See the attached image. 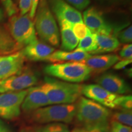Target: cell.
<instances>
[{"label": "cell", "instance_id": "cell-1", "mask_svg": "<svg viewBox=\"0 0 132 132\" xmlns=\"http://www.w3.org/2000/svg\"><path fill=\"white\" fill-rule=\"evenodd\" d=\"M76 104L75 119L78 126L94 128L110 125L111 111L93 100L81 96Z\"/></svg>", "mask_w": 132, "mask_h": 132}, {"label": "cell", "instance_id": "cell-2", "mask_svg": "<svg viewBox=\"0 0 132 132\" xmlns=\"http://www.w3.org/2000/svg\"><path fill=\"white\" fill-rule=\"evenodd\" d=\"M40 86L46 94L51 105L72 104L81 96L82 85L45 77Z\"/></svg>", "mask_w": 132, "mask_h": 132}, {"label": "cell", "instance_id": "cell-3", "mask_svg": "<svg viewBox=\"0 0 132 132\" xmlns=\"http://www.w3.org/2000/svg\"><path fill=\"white\" fill-rule=\"evenodd\" d=\"M36 31L50 45L58 47L60 43L59 28L47 0H40L35 14Z\"/></svg>", "mask_w": 132, "mask_h": 132}, {"label": "cell", "instance_id": "cell-4", "mask_svg": "<svg viewBox=\"0 0 132 132\" xmlns=\"http://www.w3.org/2000/svg\"><path fill=\"white\" fill-rule=\"evenodd\" d=\"M75 103L52 105L31 113L30 120L40 125L57 122L70 123L75 120Z\"/></svg>", "mask_w": 132, "mask_h": 132}, {"label": "cell", "instance_id": "cell-5", "mask_svg": "<svg viewBox=\"0 0 132 132\" xmlns=\"http://www.w3.org/2000/svg\"><path fill=\"white\" fill-rule=\"evenodd\" d=\"M44 72L50 77L72 83H78L88 80L92 73L89 68L82 62L50 64L46 66Z\"/></svg>", "mask_w": 132, "mask_h": 132}, {"label": "cell", "instance_id": "cell-6", "mask_svg": "<svg viewBox=\"0 0 132 132\" xmlns=\"http://www.w3.org/2000/svg\"><path fill=\"white\" fill-rule=\"evenodd\" d=\"M6 28L20 48L38 39L34 23L29 13L24 15L16 14L10 16Z\"/></svg>", "mask_w": 132, "mask_h": 132}, {"label": "cell", "instance_id": "cell-7", "mask_svg": "<svg viewBox=\"0 0 132 132\" xmlns=\"http://www.w3.org/2000/svg\"><path fill=\"white\" fill-rule=\"evenodd\" d=\"M82 21L92 34H105L116 37L118 29L108 22L102 13L93 6L88 7L84 11L82 15Z\"/></svg>", "mask_w": 132, "mask_h": 132}, {"label": "cell", "instance_id": "cell-8", "mask_svg": "<svg viewBox=\"0 0 132 132\" xmlns=\"http://www.w3.org/2000/svg\"><path fill=\"white\" fill-rule=\"evenodd\" d=\"M28 89L18 92L0 94V118L6 120L18 118L21 113V106Z\"/></svg>", "mask_w": 132, "mask_h": 132}, {"label": "cell", "instance_id": "cell-9", "mask_svg": "<svg viewBox=\"0 0 132 132\" xmlns=\"http://www.w3.org/2000/svg\"><path fill=\"white\" fill-rule=\"evenodd\" d=\"M37 77L29 70L23 71L4 80H0V94L18 92L30 88L37 83Z\"/></svg>", "mask_w": 132, "mask_h": 132}, {"label": "cell", "instance_id": "cell-10", "mask_svg": "<svg viewBox=\"0 0 132 132\" xmlns=\"http://www.w3.org/2000/svg\"><path fill=\"white\" fill-rule=\"evenodd\" d=\"M25 59L21 50L0 55V80L21 73L24 70Z\"/></svg>", "mask_w": 132, "mask_h": 132}, {"label": "cell", "instance_id": "cell-11", "mask_svg": "<svg viewBox=\"0 0 132 132\" xmlns=\"http://www.w3.org/2000/svg\"><path fill=\"white\" fill-rule=\"evenodd\" d=\"M49 7L57 20L67 21L70 24L82 23V15L80 11L72 7L65 0H47Z\"/></svg>", "mask_w": 132, "mask_h": 132}, {"label": "cell", "instance_id": "cell-12", "mask_svg": "<svg viewBox=\"0 0 132 132\" xmlns=\"http://www.w3.org/2000/svg\"><path fill=\"white\" fill-rule=\"evenodd\" d=\"M81 93L86 98L113 109H114V101L118 95L108 92L97 84L82 85Z\"/></svg>", "mask_w": 132, "mask_h": 132}, {"label": "cell", "instance_id": "cell-13", "mask_svg": "<svg viewBox=\"0 0 132 132\" xmlns=\"http://www.w3.org/2000/svg\"><path fill=\"white\" fill-rule=\"evenodd\" d=\"M97 85L116 95H124L130 92L127 82L116 74L106 72L96 79Z\"/></svg>", "mask_w": 132, "mask_h": 132}, {"label": "cell", "instance_id": "cell-14", "mask_svg": "<svg viewBox=\"0 0 132 132\" xmlns=\"http://www.w3.org/2000/svg\"><path fill=\"white\" fill-rule=\"evenodd\" d=\"M50 105L48 98L41 87H31L21 104V110L24 113H31L37 109Z\"/></svg>", "mask_w": 132, "mask_h": 132}, {"label": "cell", "instance_id": "cell-15", "mask_svg": "<svg viewBox=\"0 0 132 132\" xmlns=\"http://www.w3.org/2000/svg\"><path fill=\"white\" fill-rule=\"evenodd\" d=\"M21 51L26 59L32 61H47L55 49L49 44L37 39L24 47Z\"/></svg>", "mask_w": 132, "mask_h": 132}, {"label": "cell", "instance_id": "cell-16", "mask_svg": "<svg viewBox=\"0 0 132 132\" xmlns=\"http://www.w3.org/2000/svg\"><path fill=\"white\" fill-rule=\"evenodd\" d=\"M120 59L119 56L114 54H98L91 56L86 59L85 63L92 72H103L111 68Z\"/></svg>", "mask_w": 132, "mask_h": 132}, {"label": "cell", "instance_id": "cell-17", "mask_svg": "<svg viewBox=\"0 0 132 132\" xmlns=\"http://www.w3.org/2000/svg\"><path fill=\"white\" fill-rule=\"evenodd\" d=\"M92 56L88 53L78 48L73 50L70 52L62 50H55L47 59V61L51 62H82Z\"/></svg>", "mask_w": 132, "mask_h": 132}, {"label": "cell", "instance_id": "cell-18", "mask_svg": "<svg viewBox=\"0 0 132 132\" xmlns=\"http://www.w3.org/2000/svg\"><path fill=\"white\" fill-rule=\"evenodd\" d=\"M58 22L61 37V50L67 52L73 50L78 45L79 40L74 34L72 24L64 20H59Z\"/></svg>", "mask_w": 132, "mask_h": 132}, {"label": "cell", "instance_id": "cell-19", "mask_svg": "<svg viewBox=\"0 0 132 132\" xmlns=\"http://www.w3.org/2000/svg\"><path fill=\"white\" fill-rule=\"evenodd\" d=\"M97 48L90 54L98 55L116 51L120 45L116 37L113 36L105 34H95Z\"/></svg>", "mask_w": 132, "mask_h": 132}, {"label": "cell", "instance_id": "cell-20", "mask_svg": "<svg viewBox=\"0 0 132 132\" xmlns=\"http://www.w3.org/2000/svg\"><path fill=\"white\" fill-rule=\"evenodd\" d=\"M21 48L14 40L6 28L0 25V54H7Z\"/></svg>", "mask_w": 132, "mask_h": 132}, {"label": "cell", "instance_id": "cell-21", "mask_svg": "<svg viewBox=\"0 0 132 132\" xmlns=\"http://www.w3.org/2000/svg\"><path fill=\"white\" fill-rule=\"evenodd\" d=\"M79 50L91 54L97 48L95 34H89L85 38L79 40V43L77 45V48Z\"/></svg>", "mask_w": 132, "mask_h": 132}, {"label": "cell", "instance_id": "cell-22", "mask_svg": "<svg viewBox=\"0 0 132 132\" xmlns=\"http://www.w3.org/2000/svg\"><path fill=\"white\" fill-rule=\"evenodd\" d=\"M110 121H114L122 124L131 127L132 125V112L131 110H119L111 113Z\"/></svg>", "mask_w": 132, "mask_h": 132}, {"label": "cell", "instance_id": "cell-23", "mask_svg": "<svg viewBox=\"0 0 132 132\" xmlns=\"http://www.w3.org/2000/svg\"><path fill=\"white\" fill-rule=\"evenodd\" d=\"M34 132H71L69 127L62 123H50L36 126Z\"/></svg>", "mask_w": 132, "mask_h": 132}, {"label": "cell", "instance_id": "cell-24", "mask_svg": "<svg viewBox=\"0 0 132 132\" xmlns=\"http://www.w3.org/2000/svg\"><path fill=\"white\" fill-rule=\"evenodd\" d=\"M132 97L131 95H118L114 101V109L120 110H131Z\"/></svg>", "mask_w": 132, "mask_h": 132}, {"label": "cell", "instance_id": "cell-25", "mask_svg": "<svg viewBox=\"0 0 132 132\" xmlns=\"http://www.w3.org/2000/svg\"><path fill=\"white\" fill-rule=\"evenodd\" d=\"M72 28L74 34L79 40L92 33L83 22L72 24Z\"/></svg>", "mask_w": 132, "mask_h": 132}, {"label": "cell", "instance_id": "cell-26", "mask_svg": "<svg viewBox=\"0 0 132 132\" xmlns=\"http://www.w3.org/2000/svg\"><path fill=\"white\" fill-rule=\"evenodd\" d=\"M116 37L122 44H131L132 41V27L130 25L127 28L121 29L117 33Z\"/></svg>", "mask_w": 132, "mask_h": 132}, {"label": "cell", "instance_id": "cell-27", "mask_svg": "<svg viewBox=\"0 0 132 132\" xmlns=\"http://www.w3.org/2000/svg\"><path fill=\"white\" fill-rule=\"evenodd\" d=\"M97 4L105 7H121L129 4L131 0H94Z\"/></svg>", "mask_w": 132, "mask_h": 132}, {"label": "cell", "instance_id": "cell-28", "mask_svg": "<svg viewBox=\"0 0 132 132\" xmlns=\"http://www.w3.org/2000/svg\"><path fill=\"white\" fill-rule=\"evenodd\" d=\"M1 4H3L4 9L6 11V14L8 16H12L19 12V9L16 7V4L13 0H0Z\"/></svg>", "mask_w": 132, "mask_h": 132}, {"label": "cell", "instance_id": "cell-29", "mask_svg": "<svg viewBox=\"0 0 132 132\" xmlns=\"http://www.w3.org/2000/svg\"><path fill=\"white\" fill-rule=\"evenodd\" d=\"M71 132H110V126L100 127L85 128L82 127H75Z\"/></svg>", "mask_w": 132, "mask_h": 132}, {"label": "cell", "instance_id": "cell-30", "mask_svg": "<svg viewBox=\"0 0 132 132\" xmlns=\"http://www.w3.org/2000/svg\"><path fill=\"white\" fill-rule=\"evenodd\" d=\"M110 132H132L131 127L127 126L117 122L110 121Z\"/></svg>", "mask_w": 132, "mask_h": 132}, {"label": "cell", "instance_id": "cell-31", "mask_svg": "<svg viewBox=\"0 0 132 132\" xmlns=\"http://www.w3.org/2000/svg\"><path fill=\"white\" fill-rule=\"evenodd\" d=\"M65 1L78 11L86 9L90 4V0H65Z\"/></svg>", "mask_w": 132, "mask_h": 132}, {"label": "cell", "instance_id": "cell-32", "mask_svg": "<svg viewBox=\"0 0 132 132\" xmlns=\"http://www.w3.org/2000/svg\"><path fill=\"white\" fill-rule=\"evenodd\" d=\"M31 7V0H19V10L20 15H24L28 14Z\"/></svg>", "mask_w": 132, "mask_h": 132}, {"label": "cell", "instance_id": "cell-33", "mask_svg": "<svg viewBox=\"0 0 132 132\" xmlns=\"http://www.w3.org/2000/svg\"><path fill=\"white\" fill-rule=\"evenodd\" d=\"M120 59H132V45L131 44H126L122 48L119 52Z\"/></svg>", "mask_w": 132, "mask_h": 132}, {"label": "cell", "instance_id": "cell-34", "mask_svg": "<svg viewBox=\"0 0 132 132\" xmlns=\"http://www.w3.org/2000/svg\"><path fill=\"white\" fill-rule=\"evenodd\" d=\"M132 59H120L118 62H116L114 65V69L116 70H120V69H124L125 67L131 64Z\"/></svg>", "mask_w": 132, "mask_h": 132}, {"label": "cell", "instance_id": "cell-35", "mask_svg": "<svg viewBox=\"0 0 132 132\" xmlns=\"http://www.w3.org/2000/svg\"><path fill=\"white\" fill-rule=\"evenodd\" d=\"M40 0H31V7L30 11H29V15L31 19H33L35 16L36 9L39 4V2Z\"/></svg>", "mask_w": 132, "mask_h": 132}, {"label": "cell", "instance_id": "cell-36", "mask_svg": "<svg viewBox=\"0 0 132 132\" xmlns=\"http://www.w3.org/2000/svg\"><path fill=\"white\" fill-rule=\"evenodd\" d=\"M0 132H12L9 127L1 120H0Z\"/></svg>", "mask_w": 132, "mask_h": 132}, {"label": "cell", "instance_id": "cell-37", "mask_svg": "<svg viewBox=\"0 0 132 132\" xmlns=\"http://www.w3.org/2000/svg\"><path fill=\"white\" fill-rule=\"evenodd\" d=\"M4 12H3V11L0 7V22L1 21H4Z\"/></svg>", "mask_w": 132, "mask_h": 132}, {"label": "cell", "instance_id": "cell-38", "mask_svg": "<svg viewBox=\"0 0 132 132\" xmlns=\"http://www.w3.org/2000/svg\"><path fill=\"white\" fill-rule=\"evenodd\" d=\"M126 72L127 73L128 75L129 76V77H131V68L127 69V70H126Z\"/></svg>", "mask_w": 132, "mask_h": 132}, {"label": "cell", "instance_id": "cell-39", "mask_svg": "<svg viewBox=\"0 0 132 132\" xmlns=\"http://www.w3.org/2000/svg\"><path fill=\"white\" fill-rule=\"evenodd\" d=\"M21 132H34V130H31L28 129H24V130H23Z\"/></svg>", "mask_w": 132, "mask_h": 132}, {"label": "cell", "instance_id": "cell-40", "mask_svg": "<svg viewBox=\"0 0 132 132\" xmlns=\"http://www.w3.org/2000/svg\"><path fill=\"white\" fill-rule=\"evenodd\" d=\"M15 1H19V0H15Z\"/></svg>", "mask_w": 132, "mask_h": 132}]
</instances>
